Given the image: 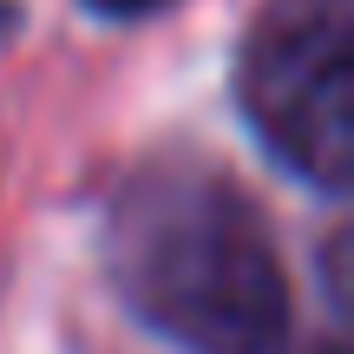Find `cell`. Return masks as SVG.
Here are the masks:
<instances>
[{
	"label": "cell",
	"instance_id": "cell-1",
	"mask_svg": "<svg viewBox=\"0 0 354 354\" xmlns=\"http://www.w3.org/2000/svg\"><path fill=\"white\" fill-rule=\"evenodd\" d=\"M112 276L131 315L184 354H276L289 276L263 216L223 171L151 165L112 210Z\"/></svg>",
	"mask_w": 354,
	"mask_h": 354
},
{
	"label": "cell",
	"instance_id": "cell-2",
	"mask_svg": "<svg viewBox=\"0 0 354 354\" xmlns=\"http://www.w3.org/2000/svg\"><path fill=\"white\" fill-rule=\"evenodd\" d=\"M243 118L276 165L322 190H348L354 171V7L276 0L243 39Z\"/></svg>",
	"mask_w": 354,
	"mask_h": 354
},
{
	"label": "cell",
	"instance_id": "cell-3",
	"mask_svg": "<svg viewBox=\"0 0 354 354\" xmlns=\"http://www.w3.org/2000/svg\"><path fill=\"white\" fill-rule=\"evenodd\" d=\"M328 295H335V308H348V236L328 243Z\"/></svg>",
	"mask_w": 354,
	"mask_h": 354
},
{
	"label": "cell",
	"instance_id": "cell-4",
	"mask_svg": "<svg viewBox=\"0 0 354 354\" xmlns=\"http://www.w3.org/2000/svg\"><path fill=\"white\" fill-rule=\"evenodd\" d=\"M92 13H105V20H145V13L171 7V0H86Z\"/></svg>",
	"mask_w": 354,
	"mask_h": 354
},
{
	"label": "cell",
	"instance_id": "cell-5",
	"mask_svg": "<svg viewBox=\"0 0 354 354\" xmlns=\"http://www.w3.org/2000/svg\"><path fill=\"white\" fill-rule=\"evenodd\" d=\"M308 354H348V348L342 342H322V348H308Z\"/></svg>",
	"mask_w": 354,
	"mask_h": 354
}]
</instances>
